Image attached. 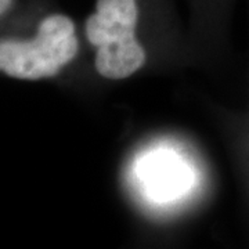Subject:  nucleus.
Returning a JSON list of instances; mask_svg holds the SVG:
<instances>
[{"label": "nucleus", "mask_w": 249, "mask_h": 249, "mask_svg": "<svg viewBox=\"0 0 249 249\" xmlns=\"http://www.w3.org/2000/svg\"><path fill=\"white\" fill-rule=\"evenodd\" d=\"M78 53L73 19L62 13H49L29 32L0 34V75L22 82L52 79Z\"/></svg>", "instance_id": "nucleus-1"}, {"label": "nucleus", "mask_w": 249, "mask_h": 249, "mask_svg": "<svg viewBox=\"0 0 249 249\" xmlns=\"http://www.w3.org/2000/svg\"><path fill=\"white\" fill-rule=\"evenodd\" d=\"M17 4L18 0H0V27L14 14Z\"/></svg>", "instance_id": "nucleus-3"}, {"label": "nucleus", "mask_w": 249, "mask_h": 249, "mask_svg": "<svg viewBox=\"0 0 249 249\" xmlns=\"http://www.w3.org/2000/svg\"><path fill=\"white\" fill-rule=\"evenodd\" d=\"M142 0H96L85 21V35L94 47V68L109 80L130 78L140 71L147 54L136 36Z\"/></svg>", "instance_id": "nucleus-2"}]
</instances>
